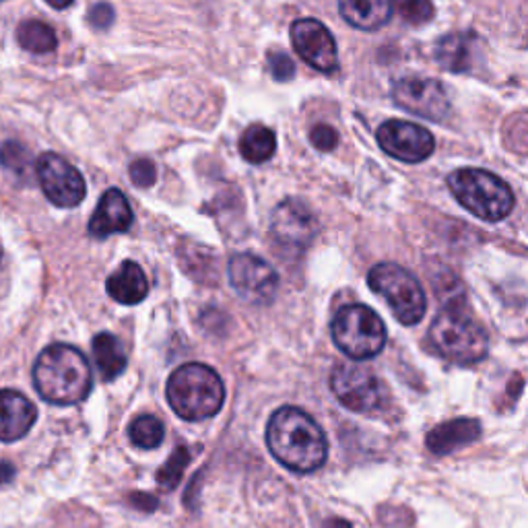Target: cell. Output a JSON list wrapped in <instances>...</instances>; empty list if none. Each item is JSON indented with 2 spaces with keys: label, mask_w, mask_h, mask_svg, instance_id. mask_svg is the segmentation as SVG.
Here are the masks:
<instances>
[{
  "label": "cell",
  "mask_w": 528,
  "mask_h": 528,
  "mask_svg": "<svg viewBox=\"0 0 528 528\" xmlns=\"http://www.w3.org/2000/svg\"><path fill=\"white\" fill-rule=\"evenodd\" d=\"M368 285L376 295L384 297L394 318L405 326L419 324L427 310L426 292L421 283L400 264L380 263L368 274Z\"/></svg>",
  "instance_id": "7"
},
{
  "label": "cell",
  "mask_w": 528,
  "mask_h": 528,
  "mask_svg": "<svg viewBox=\"0 0 528 528\" xmlns=\"http://www.w3.org/2000/svg\"><path fill=\"white\" fill-rule=\"evenodd\" d=\"M129 172L132 184L139 186V188H149V186H153L155 180H158V168H155L151 159L132 161Z\"/></svg>",
  "instance_id": "29"
},
{
  "label": "cell",
  "mask_w": 528,
  "mask_h": 528,
  "mask_svg": "<svg viewBox=\"0 0 528 528\" xmlns=\"http://www.w3.org/2000/svg\"><path fill=\"white\" fill-rule=\"evenodd\" d=\"M0 260H3V248H0Z\"/></svg>",
  "instance_id": "36"
},
{
  "label": "cell",
  "mask_w": 528,
  "mask_h": 528,
  "mask_svg": "<svg viewBox=\"0 0 528 528\" xmlns=\"http://www.w3.org/2000/svg\"><path fill=\"white\" fill-rule=\"evenodd\" d=\"M481 436V426L477 419H452L440 423L434 427L426 437V444L429 452L437 456L450 455L458 448L473 444Z\"/></svg>",
  "instance_id": "18"
},
{
  "label": "cell",
  "mask_w": 528,
  "mask_h": 528,
  "mask_svg": "<svg viewBox=\"0 0 528 528\" xmlns=\"http://www.w3.org/2000/svg\"><path fill=\"white\" fill-rule=\"evenodd\" d=\"M35 174L43 195L52 205L61 209H72L83 203L87 192L83 176L58 153H43L35 163Z\"/></svg>",
  "instance_id": "11"
},
{
  "label": "cell",
  "mask_w": 528,
  "mask_h": 528,
  "mask_svg": "<svg viewBox=\"0 0 528 528\" xmlns=\"http://www.w3.org/2000/svg\"><path fill=\"white\" fill-rule=\"evenodd\" d=\"M331 390L349 411L380 413L389 403V392L374 371L357 363H339L331 374Z\"/></svg>",
  "instance_id": "8"
},
{
  "label": "cell",
  "mask_w": 528,
  "mask_h": 528,
  "mask_svg": "<svg viewBox=\"0 0 528 528\" xmlns=\"http://www.w3.org/2000/svg\"><path fill=\"white\" fill-rule=\"evenodd\" d=\"M448 188L468 213L487 223L502 221L514 209V192L487 169H456L448 176Z\"/></svg>",
  "instance_id": "5"
},
{
  "label": "cell",
  "mask_w": 528,
  "mask_h": 528,
  "mask_svg": "<svg viewBox=\"0 0 528 528\" xmlns=\"http://www.w3.org/2000/svg\"><path fill=\"white\" fill-rule=\"evenodd\" d=\"M479 37L473 34H450L444 35L436 46V58L442 69L450 72H468L477 64Z\"/></svg>",
  "instance_id": "17"
},
{
  "label": "cell",
  "mask_w": 528,
  "mask_h": 528,
  "mask_svg": "<svg viewBox=\"0 0 528 528\" xmlns=\"http://www.w3.org/2000/svg\"><path fill=\"white\" fill-rule=\"evenodd\" d=\"M46 3L52 6V9L62 11V9H69V6L74 3V0H46Z\"/></svg>",
  "instance_id": "34"
},
{
  "label": "cell",
  "mask_w": 528,
  "mask_h": 528,
  "mask_svg": "<svg viewBox=\"0 0 528 528\" xmlns=\"http://www.w3.org/2000/svg\"><path fill=\"white\" fill-rule=\"evenodd\" d=\"M339 11L349 25L376 32L392 17V0H339Z\"/></svg>",
  "instance_id": "20"
},
{
  "label": "cell",
  "mask_w": 528,
  "mask_h": 528,
  "mask_svg": "<svg viewBox=\"0 0 528 528\" xmlns=\"http://www.w3.org/2000/svg\"><path fill=\"white\" fill-rule=\"evenodd\" d=\"M106 289L111 300H116L122 306H135L140 303L149 293V281L140 264L132 260H124L118 269L110 274Z\"/></svg>",
  "instance_id": "19"
},
{
  "label": "cell",
  "mask_w": 528,
  "mask_h": 528,
  "mask_svg": "<svg viewBox=\"0 0 528 528\" xmlns=\"http://www.w3.org/2000/svg\"><path fill=\"white\" fill-rule=\"evenodd\" d=\"M378 145L390 158L405 163H421L436 149L434 135L419 124L405 120L384 122L376 132Z\"/></svg>",
  "instance_id": "13"
},
{
  "label": "cell",
  "mask_w": 528,
  "mask_h": 528,
  "mask_svg": "<svg viewBox=\"0 0 528 528\" xmlns=\"http://www.w3.org/2000/svg\"><path fill=\"white\" fill-rule=\"evenodd\" d=\"M229 283L244 302L266 306L279 289V274L266 260L254 254H235L227 264Z\"/></svg>",
  "instance_id": "12"
},
{
  "label": "cell",
  "mask_w": 528,
  "mask_h": 528,
  "mask_svg": "<svg viewBox=\"0 0 528 528\" xmlns=\"http://www.w3.org/2000/svg\"><path fill=\"white\" fill-rule=\"evenodd\" d=\"M93 360L100 370V376L106 382L122 376L126 366H129V357H126L122 343L110 332H100L93 339Z\"/></svg>",
  "instance_id": "21"
},
{
  "label": "cell",
  "mask_w": 528,
  "mask_h": 528,
  "mask_svg": "<svg viewBox=\"0 0 528 528\" xmlns=\"http://www.w3.org/2000/svg\"><path fill=\"white\" fill-rule=\"evenodd\" d=\"M310 140L318 151H332L339 145V132L329 124H316L310 130Z\"/></svg>",
  "instance_id": "30"
},
{
  "label": "cell",
  "mask_w": 528,
  "mask_h": 528,
  "mask_svg": "<svg viewBox=\"0 0 528 528\" xmlns=\"http://www.w3.org/2000/svg\"><path fill=\"white\" fill-rule=\"evenodd\" d=\"M316 232V215L302 198H285L273 211V240L287 254L300 256L302 252H306L314 242Z\"/></svg>",
  "instance_id": "9"
},
{
  "label": "cell",
  "mask_w": 528,
  "mask_h": 528,
  "mask_svg": "<svg viewBox=\"0 0 528 528\" xmlns=\"http://www.w3.org/2000/svg\"><path fill=\"white\" fill-rule=\"evenodd\" d=\"M392 100L408 114L444 122L450 116V95L440 81L427 77H403L392 85Z\"/></svg>",
  "instance_id": "10"
},
{
  "label": "cell",
  "mask_w": 528,
  "mask_h": 528,
  "mask_svg": "<svg viewBox=\"0 0 528 528\" xmlns=\"http://www.w3.org/2000/svg\"><path fill=\"white\" fill-rule=\"evenodd\" d=\"M17 42L21 48L32 52V54H48V52H54L58 46L54 29L37 19L24 21L17 27Z\"/></svg>",
  "instance_id": "23"
},
{
  "label": "cell",
  "mask_w": 528,
  "mask_h": 528,
  "mask_svg": "<svg viewBox=\"0 0 528 528\" xmlns=\"http://www.w3.org/2000/svg\"><path fill=\"white\" fill-rule=\"evenodd\" d=\"M329 528H351V524L345 523V520H334V523L329 524Z\"/></svg>",
  "instance_id": "35"
},
{
  "label": "cell",
  "mask_w": 528,
  "mask_h": 528,
  "mask_svg": "<svg viewBox=\"0 0 528 528\" xmlns=\"http://www.w3.org/2000/svg\"><path fill=\"white\" fill-rule=\"evenodd\" d=\"M331 334L339 351L355 361L380 355L389 339L382 318L361 303L341 308L331 322Z\"/></svg>",
  "instance_id": "6"
},
{
  "label": "cell",
  "mask_w": 528,
  "mask_h": 528,
  "mask_svg": "<svg viewBox=\"0 0 528 528\" xmlns=\"http://www.w3.org/2000/svg\"><path fill=\"white\" fill-rule=\"evenodd\" d=\"M269 71L274 81H292L295 74L293 58L283 50L269 52Z\"/></svg>",
  "instance_id": "28"
},
{
  "label": "cell",
  "mask_w": 528,
  "mask_h": 528,
  "mask_svg": "<svg viewBox=\"0 0 528 528\" xmlns=\"http://www.w3.org/2000/svg\"><path fill=\"white\" fill-rule=\"evenodd\" d=\"M34 386L50 405L71 407L89 397L93 374L87 357L77 347L56 343L37 355L34 366Z\"/></svg>",
  "instance_id": "2"
},
{
  "label": "cell",
  "mask_w": 528,
  "mask_h": 528,
  "mask_svg": "<svg viewBox=\"0 0 528 528\" xmlns=\"http://www.w3.org/2000/svg\"><path fill=\"white\" fill-rule=\"evenodd\" d=\"M166 397L178 418L203 421L221 411L226 403V384L217 371L205 363H186L169 376Z\"/></svg>",
  "instance_id": "3"
},
{
  "label": "cell",
  "mask_w": 528,
  "mask_h": 528,
  "mask_svg": "<svg viewBox=\"0 0 528 528\" xmlns=\"http://www.w3.org/2000/svg\"><path fill=\"white\" fill-rule=\"evenodd\" d=\"M37 421V408L24 392L0 390V442H17Z\"/></svg>",
  "instance_id": "15"
},
{
  "label": "cell",
  "mask_w": 528,
  "mask_h": 528,
  "mask_svg": "<svg viewBox=\"0 0 528 528\" xmlns=\"http://www.w3.org/2000/svg\"><path fill=\"white\" fill-rule=\"evenodd\" d=\"M274 151H277V137L271 129L263 124H252L250 129L244 130L240 139V153L248 163H264L269 161Z\"/></svg>",
  "instance_id": "22"
},
{
  "label": "cell",
  "mask_w": 528,
  "mask_h": 528,
  "mask_svg": "<svg viewBox=\"0 0 528 528\" xmlns=\"http://www.w3.org/2000/svg\"><path fill=\"white\" fill-rule=\"evenodd\" d=\"M129 437L139 448H158V446H161L163 437H166V427L153 415H140V418L130 423Z\"/></svg>",
  "instance_id": "24"
},
{
  "label": "cell",
  "mask_w": 528,
  "mask_h": 528,
  "mask_svg": "<svg viewBox=\"0 0 528 528\" xmlns=\"http://www.w3.org/2000/svg\"><path fill=\"white\" fill-rule=\"evenodd\" d=\"M135 215L129 205V200L118 188H110L101 195L95 213L89 221V234L98 240H103L111 234H124L132 227Z\"/></svg>",
  "instance_id": "16"
},
{
  "label": "cell",
  "mask_w": 528,
  "mask_h": 528,
  "mask_svg": "<svg viewBox=\"0 0 528 528\" xmlns=\"http://www.w3.org/2000/svg\"><path fill=\"white\" fill-rule=\"evenodd\" d=\"M292 42L297 56L312 69L331 74L337 71L339 54L334 37L322 21L297 19L292 25Z\"/></svg>",
  "instance_id": "14"
},
{
  "label": "cell",
  "mask_w": 528,
  "mask_h": 528,
  "mask_svg": "<svg viewBox=\"0 0 528 528\" xmlns=\"http://www.w3.org/2000/svg\"><path fill=\"white\" fill-rule=\"evenodd\" d=\"M271 455L293 473H314L329 458V440L322 427L297 407H281L266 426Z\"/></svg>",
  "instance_id": "1"
},
{
  "label": "cell",
  "mask_w": 528,
  "mask_h": 528,
  "mask_svg": "<svg viewBox=\"0 0 528 528\" xmlns=\"http://www.w3.org/2000/svg\"><path fill=\"white\" fill-rule=\"evenodd\" d=\"M190 463V450L186 446H178L172 452V456L168 458V463L158 471V483L163 489H174L178 483L182 481V475L186 466Z\"/></svg>",
  "instance_id": "26"
},
{
  "label": "cell",
  "mask_w": 528,
  "mask_h": 528,
  "mask_svg": "<svg viewBox=\"0 0 528 528\" xmlns=\"http://www.w3.org/2000/svg\"><path fill=\"white\" fill-rule=\"evenodd\" d=\"M392 9H397L398 17L411 25H426L434 19L431 0H392Z\"/></svg>",
  "instance_id": "27"
},
{
  "label": "cell",
  "mask_w": 528,
  "mask_h": 528,
  "mask_svg": "<svg viewBox=\"0 0 528 528\" xmlns=\"http://www.w3.org/2000/svg\"><path fill=\"white\" fill-rule=\"evenodd\" d=\"M13 477H14L13 465L6 463V460H0V483H9Z\"/></svg>",
  "instance_id": "33"
},
{
  "label": "cell",
  "mask_w": 528,
  "mask_h": 528,
  "mask_svg": "<svg viewBox=\"0 0 528 528\" xmlns=\"http://www.w3.org/2000/svg\"><path fill=\"white\" fill-rule=\"evenodd\" d=\"M429 343L437 355L460 366L479 363L487 357L489 337L483 326L460 306L444 308L429 329Z\"/></svg>",
  "instance_id": "4"
},
{
  "label": "cell",
  "mask_w": 528,
  "mask_h": 528,
  "mask_svg": "<svg viewBox=\"0 0 528 528\" xmlns=\"http://www.w3.org/2000/svg\"><path fill=\"white\" fill-rule=\"evenodd\" d=\"M89 24L95 29H108L114 24V9L108 3H98L89 11Z\"/></svg>",
  "instance_id": "31"
},
{
  "label": "cell",
  "mask_w": 528,
  "mask_h": 528,
  "mask_svg": "<svg viewBox=\"0 0 528 528\" xmlns=\"http://www.w3.org/2000/svg\"><path fill=\"white\" fill-rule=\"evenodd\" d=\"M130 502L139 505V508L143 512H151V510L158 508V500H155L153 495H147V494H132Z\"/></svg>",
  "instance_id": "32"
},
{
  "label": "cell",
  "mask_w": 528,
  "mask_h": 528,
  "mask_svg": "<svg viewBox=\"0 0 528 528\" xmlns=\"http://www.w3.org/2000/svg\"><path fill=\"white\" fill-rule=\"evenodd\" d=\"M0 163L3 168L9 169L14 176L27 178L32 174V155H29L27 149L17 143V140H6V143L0 147Z\"/></svg>",
  "instance_id": "25"
}]
</instances>
